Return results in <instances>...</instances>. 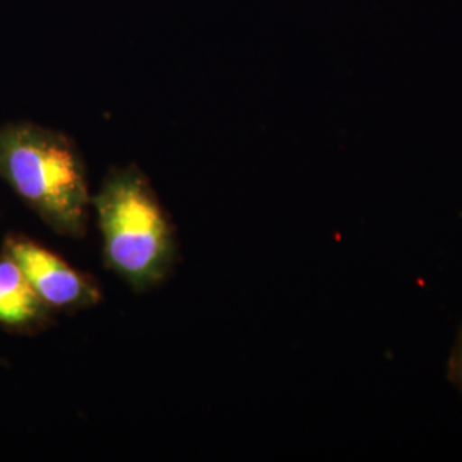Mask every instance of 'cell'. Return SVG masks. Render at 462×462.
Listing matches in <instances>:
<instances>
[{
	"label": "cell",
	"mask_w": 462,
	"mask_h": 462,
	"mask_svg": "<svg viewBox=\"0 0 462 462\" xmlns=\"http://www.w3.org/2000/svg\"><path fill=\"white\" fill-rule=\"evenodd\" d=\"M0 179L55 233H86L91 196L83 158L66 134L33 122L2 125Z\"/></svg>",
	"instance_id": "1"
},
{
	"label": "cell",
	"mask_w": 462,
	"mask_h": 462,
	"mask_svg": "<svg viewBox=\"0 0 462 462\" xmlns=\"http://www.w3.org/2000/svg\"><path fill=\"white\" fill-rule=\"evenodd\" d=\"M447 379L450 380V383L462 394V328L448 355Z\"/></svg>",
	"instance_id": "5"
},
{
	"label": "cell",
	"mask_w": 462,
	"mask_h": 462,
	"mask_svg": "<svg viewBox=\"0 0 462 462\" xmlns=\"http://www.w3.org/2000/svg\"><path fill=\"white\" fill-rule=\"evenodd\" d=\"M2 250L16 261L50 310L86 309L101 300L98 284L91 276L70 267L62 257L24 235L5 236Z\"/></svg>",
	"instance_id": "3"
},
{
	"label": "cell",
	"mask_w": 462,
	"mask_h": 462,
	"mask_svg": "<svg viewBox=\"0 0 462 462\" xmlns=\"http://www.w3.org/2000/svg\"><path fill=\"white\" fill-rule=\"evenodd\" d=\"M49 307L40 300L16 261L0 252V326L17 332L43 328L50 319Z\"/></svg>",
	"instance_id": "4"
},
{
	"label": "cell",
	"mask_w": 462,
	"mask_h": 462,
	"mask_svg": "<svg viewBox=\"0 0 462 462\" xmlns=\"http://www.w3.org/2000/svg\"><path fill=\"white\" fill-rule=\"evenodd\" d=\"M91 206L106 265L139 291L165 280L175 261V236L148 177L134 165L112 170Z\"/></svg>",
	"instance_id": "2"
}]
</instances>
